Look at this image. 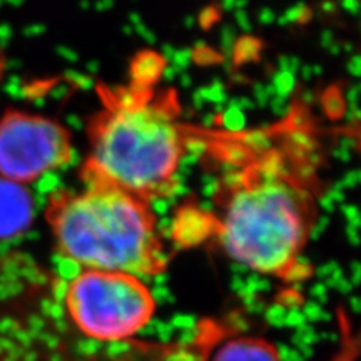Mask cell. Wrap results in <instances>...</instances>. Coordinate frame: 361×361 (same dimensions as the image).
<instances>
[{
	"label": "cell",
	"instance_id": "obj_1",
	"mask_svg": "<svg viewBox=\"0 0 361 361\" xmlns=\"http://www.w3.org/2000/svg\"><path fill=\"white\" fill-rule=\"evenodd\" d=\"M175 97L145 85L101 92L89 127L85 184H101L151 202L172 195L188 133Z\"/></svg>",
	"mask_w": 361,
	"mask_h": 361
},
{
	"label": "cell",
	"instance_id": "obj_2",
	"mask_svg": "<svg viewBox=\"0 0 361 361\" xmlns=\"http://www.w3.org/2000/svg\"><path fill=\"white\" fill-rule=\"evenodd\" d=\"M314 223V197L279 152L269 151L226 176L216 235L233 261L289 279Z\"/></svg>",
	"mask_w": 361,
	"mask_h": 361
},
{
	"label": "cell",
	"instance_id": "obj_3",
	"mask_svg": "<svg viewBox=\"0 0 361 361\" xmlns=\"http://www.w3.org/2000/svg\"><path fill=\"white\" fill-rule=\"evenodd\" d=\"M85 185L56 191L45 207L59 255L82 269L161 274L169 259L149 202L115 187Z\"/></svg>",
	"mask_w": 361,
	"mask_h": 361
},
{
	"label": "cell",
	"instance_id": "obj_4",
	"mask_svg": "<svg viewBox=\"0 0 361 361\" xmlns=\"http://www.w3.org/2000/svg\"><path fill=\"white\" fill-rule=\"evenodd\" d=\"M0 279L32 306L62 321L90 343H131L155 314V298L140 277L115 271L82 269L44 302L23 277L16 256H0Z\"/></svg>",
	"mask_w": 361,
	"mask_h": 361
},
{
	"label": "cell",
	"instance_id": "obj_5",
	"mask_svg": "<svg viewBox=\"0 0 361 361\" xmlns=\"http://www.w3.org/2000/svg\"><path fill=\"white\" fill-rule=\"evenodd\" d=\"M71 158V135L61 122L18 109L0 116V178L26 185Z\"/></svg>",
	"mask_w": 361,
	"mask_h": 361
},
{
	"label": "cell",
	"instance_id": "obj_6",
	"mask_svg": "<svg viewBox=\"0 0 361 361\" xmlns=\"http://www.w3.org/2000/svg\"><path fill=\"white\" fill-rule=\"evenodd\" d=\"M205 361H285L279 348L265 337L217 330Z\"/></svg>",
	"mask_w": 361,
	"mask_h": 361
},
{
	"label": "cell",
	"instance_id": "obj_7",
	"mask_svg": "<svg viewBox=\"0 0 361 361\" xmlns=\"http://www.w3.org/2000/svg\"><path fill=\"white\" fill-rule=\"evenodd\" d=\"M33 217L35 202L26 185L0 178V241L14 240L25 233Z\"/></svg>",
	"mask_w": 361,
	"mask_h": 361
},
{
	"label": "cell",
	"instance_id": "obj_8",
	"mask_svg": "<svg viewBox=\"0 0 361 361\" xmlns=\"http://www.w3.org/2000/svg\"><path fill=\"white\" fill-rule=\"evenodd\" d=\"M358 355V345L354 336L346 331L342 337L341 346H338V351L331 357L330 361H355Z\"/></svg>",
	"mask_w": 361,
	"mask_h": 361
},
{
	"label": "cell",
	"instance_id": "obj_9",
	"mask_svg": "<svg viewBox=\"0 0 361 361\" xmlns=\"http://www.w3.org/2000/svg\"><path fill=\"white\" fill-rule=\"evenodd\" d=\"M5 73H6V56H5L2 44H0V83L4 80Z\"/></svg>",
	"mask_w": 361,
	"mask_h": 361
}]
</instances>
